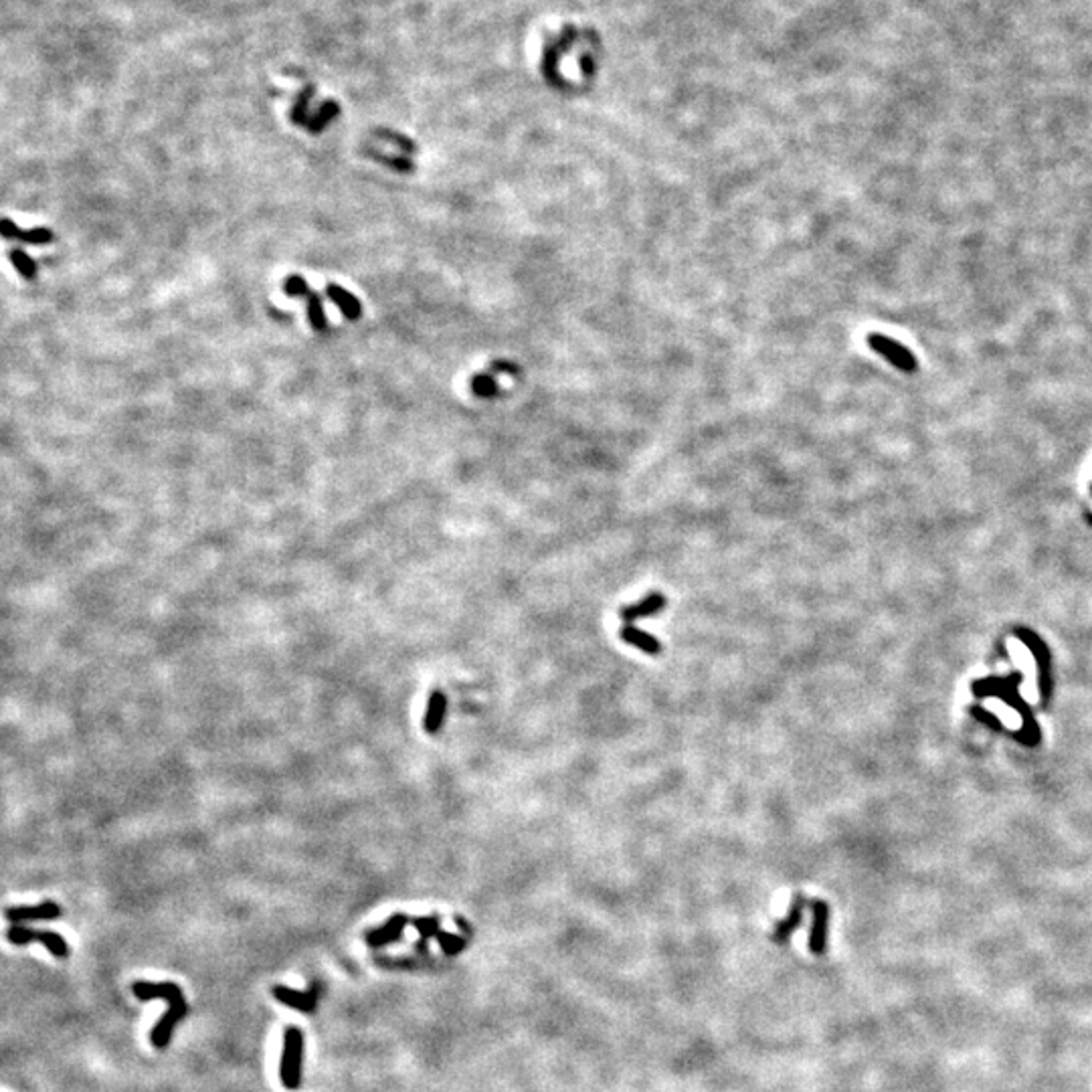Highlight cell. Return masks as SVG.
<instances>
[{
  "label": "cell",
  "mask_w": 1092,
  "mask_h": 1092,
  "mask_svg": "<svg viewBox=\"0 0 1092 1092\" xmlns=\"http://www.w3.org/2000/svg\"><path fill=\"white\" fill-rule=\"evenodd\" d=\"M186 1016H189V1003H186V1000L168 1003V1011L156 1021V1026L152 1027V1034H150L152 1046L158 1048V1050H165V1048L170 1044L172 1036H175V1027L179 1026Z\"/></svg>",
  "instance_id": "cell-5"
},
{
  "label": "cell",
  "mask_w": 1092,
  "mask_h": 1092,
  "mask_svg": "<svg viewBox=\"0 0 1092 1092\" xmlns=\"http://www.w3.org/2000/svg\"><path fill=\"white\" fill-rule=\"evenodd\" d=\"M8 259H11L13 268L18 271V275H21V278L29 280V281H33L34 278H37V274H39L37 264H34L33 257L29 253H24L23 249L14 247V249L8 251Z\"/></svg>",
  "instance_id": "cell-16"
},
{
  "label": "cell",
  "mask_w": 1092,
  "mask_h": 1092,
  "mask_svg": "<svg viewBox=\"0 0 1092 1092\" xmlns=\"http://www.w3.org/2000/svg\"><path fill=\"white\" fill-rule=\"evenodd\" d=\"M805 904H807V901H805L803 894H799V892L795 894V896H793V902H792V908H789V912L785 914L783 921H779L777 925H775L773 935H771V938H773V943H777V945H785V943H787L789 938H792L793 933L797 931L799 927H802Z\"/></svg>",
  "instance_id": "cell-11"
},
{
  "label": "cell",
  "mask_w": 1092,
  "mask_h": 1092,
  "mask_svg": "<svg viewBox=\"0 0 1092 1092\" xmlns=\"http://www.w3.org/2000/svg\"><path fill=\"white\" fill-rule=\"evenodd\" d=\"M413 925L417 927L419 933H421V941H419L415 947H417L419 953H427V941L439 933V921L435 917L433 918H417V921H413Z\"/></svg>",
  "instance_id": "cell-17"
},
{
  "label": "cell",
  "mask_w": 1092,
  "mask_h": 1092,
  "mask_svg": "<svg viewBox=\"0 0 1092 1092\" xmlns=\"http://www.w3.org/2000/svg\"><path fill=\"white\" fill-rule=\"evenodd\" d=\"M4 917H7V921L11 922L55 921V918L61 917V907L51 901L37 904V907H13L4 911Z\"/></svg>",
  "instance_id": "cell-12"
},
{
  "label": "cell",
  "mask_w": 1092,
  "mask_h": 1092,
  "mask_svg": "<svg viewBox=\"0 0 1092 1092\" xmlns=\"http://www.w3.org/2000/svg\"><path fill=\"white\" fill-rule=\"evenodd\" d=\"M472 390L476 394H479V397L488 399V397H492L494 393H496L498 384H496V380H494L492 374H479V377L472 379Z\"/></svg>",
  "instance_id": "cell-19"
},
{
  "label": "cell",
  "mask_w": 1092,
  "mask_h": 1092,
  "mask_svg": "<svg viewBox=\"0 0 1092 1092\" xmlns=\"http://www.w3.org/2000/svg\"><path fill=\"white\" fill-rule=\"evenodd\" d=\"M405 925H407V917H403V914H394V917L390 918L387 925L367 933V937H364V938H367L368 947H373V948L387 947L389 943L401 941Z\"/></svg>",
  "instance_id": "cell-13"
},
{
  "label": "cell",
  "mask_w": 1092,
  "mask_h": 1092,
  "mask_svg": "<svg viewBox=\"0 0 1092 1092\" xmlns=\"http://www.w3.org/2000/svg\"><path fill=\"white\" fill-rule=\"evenodd\" d=\"M274 997L284 1006L291 1007V1010H298L301 1014H314L318 1010V991H316V985H312L310 991H295L291 987L285 985H275L274 990Z\"/></svg>",
  "instance_id": "cell-8"
},
{
  "label": "cell",
  "mask_w": 1092,
  "mask_h": 1092,
  "mask_svg": "<svg viewBox=\"0 0 1092 1092\" xmlns=\"http://www.w3.org/2000/svg\"><path fill=\"white\" fill-rule=\"evenodd\" d=\"M435 938H437L439 945H442L443 953H446L447 957H456V955H459V953H462L463 948H466V945H468V941H466V938H463V937L449 935V933H443V931H439L437 935H435Z\"/></svg>",
  "instance_id": "cell-18"
},
{
  "label": "cell",
  "mask_w": 1092,
  "mask_h": 1092,
  "mask_svg": "<svg viewBox=\"0 0 1092 1092\" xmlns=\"http://www.w3.org/2000/svg\"><path fill=\"white\" fill-rule=\"evenodd\" d=\"M0 239L18 241L27 245H47L55 239L51 229L37 227V229H21L17 223H13L7 217H0Z\"/></svg>",
  "instance_id": "cell-6"
},
{
  "label": "cell",
  "mask_w": 1092,
  "mask_h": 1092,
  "mask_svg": "<svg viewBox=\"0 0 1092 1092\" xmlns=\"http://www.w3.org/2000/svg\"><path fill=\"white\" fill-rule=\"evenodd\" d=\"M132 991L140 1001H150V1000H165L166 1003H176L185 1000L182 995V990L176 983L172 981H165V983H148V981H138L132 985Z\"/></svg>",
  "instance_id": "cell-10"
},
{
  "label": "cell",
  "mask_w": 1092,
  "mask_h": 1092,
  "mask_svg": "<svg viewBox=\"0 0 1092 1092\" xmlns=\"http://www.w3.org/2000/svg\"><path fill=\"white\" fill-rule=\"evenodd\" d=\"M666 605H668V599H666V597L661 595L660 591H654V593H650V595H647L645 599H641L637 603H631V605L621 607L619 617L625 621L627 625H631L637 619H644V617H651V615L661 614V611L666 609Z\"/></svg>",
  "instance_id": "cell-9"
},
{
  "label": "cell",
  "mask_w": 1092,
  "mask_h": 1092,
  "mask_svg": "<svg viewBox=\"0 0 1092 1092\" xmlns=\"http://www.w3.org/2000/svg\"><path fill=\"white\" fill-rule=\"evenodd\" d=\"M619 635H621V640H624L627 645H634V647L641 650L647 656L661 654L660 640H656L654 635L647 634V631H644V630H640V627H635V625L621 627Z\"/></svg>",
  "instance_id": "cell-14"
},
{
  "label": "cell",
  "mask_w": 1092,
  "mask_h": 1092,
  "mask_svg": "<svg viewBox=\"0 0 1092 1092\" xmlns=\"http://www.w3.org/2000/svg\"><path fill=\"white\" fill-rule=\"evenodd\" d=\"M301 1076H304V1032L298 1026H288L284 1032V1050L280 1062L281 1084L290 1090L300 1089Z\"/></svg>",
  "instance_id": "cell-1"
},
{
  "label": "cell",
  "mask_w": 1092,
  "mask_h": 1092,
  "mask_svg": "<svg viewBox=\"0 0 1092 1092\" xmlns=\"http://www.w3.org/2000/svg\"><path fill=\"white\" fill-rule=\"evenodd\" d=\"M326 295H328L330 301H334V304L338 306L340 312L344 314L346 320H358L360 314H363V306H360V301L354 298L353 294H348L344 288H340V285L330 284L328 288H326Z\"/></svg>",
  "instance_id": "cell-15"
},
{
  "label": "cell",
  "mask_w": 1092,
  "mask_h": 1092,
  "mask_svg": "<svg viewBox=\"0 0 1092 1092\" xmlns=\"http://www.w3.org/2000/svg\"><path fill=\"white\" fill-rule=\"evenodd\" d=\"M868 344L874 353H878L880 357H884L892 367H896L902 373H914L918 368V360L907 346L898 344L896 340L888 338V336L882 334H870L868 336Z\"/></svg>",
  "instance_id": "cell-2"
},
{
  "label": "cell",
  "mask_w": 1092,
  "mask_h": 1092,
  "mask_svg": "<svg viewBox=\"0 0 1092 1092\" xmlns=\"http://www.w3.org/2000/svg\"><path fill=\"white\" fill-rule=\"evenodd\" d=\"M377 134H379V136H387V140H390V142H394V144H399V146H401V148H403V150H405V152H413V150H415V144H413V142H409V140H405V138H403V136H397V134H390V132H384V130H380V132H377Z\"/></svg>",
  "instance_id": "cell-21"
},
{
  "label": "cell",
  "mask_w": 1092,
  "mask_h": 1092,
  "mask_svg": "<svg viewBox=\"0 0 1092 1092\" xmlns=\"http://www.w3.org/2000/svg\"><path fill=\"white\" fill-rule=\"evenodd\" d=\"M813 912V922H812V931H809V951L813 955H823L825 948H828V922H829V904L822 901V898H815V901L809 902Z\"/></svg>",
  "instance_id": "cell-7"
},
{
  "label": "cell",
  "mask_w": 1092,
  "mask_h": 1092,
  "mask_svg": "<svg viewBox=\"0 0 1092 1092\" xmlns=\"http://www.w3.org/2000/svg\"><path fill=\"white\" fill-rule=\"evenodd\" d=\"M284 290L288 295H301V298L308 300V318L310 324L316 332H328V320H326L324 308H322V298H320L316 291L308 288L304 278L300 275H291V278L285 280Z\"/></svg>",
  "instance_id": "cell-4"
},
{
  "label": "cell",
  "mask_w": 1092,
  "mask_h": 1092,
  "mask_svg": "<svg viewBox=\"0 0 1092 1092\" xmlns=\"http://www.w3.org/2000/svg\"><path fill=\"white\" fill-rule=\"evenodd\" d=\"M368 156L374 158V160L383 162V165H389V166L397 168L399 172H411L413 170V162L411 160H403V158H387V156L379 154V152H374V150H368Z\"/></svg>",
  "instance_id": "cell-20"
},
{
  "label": "cell",
  "mask_w": 1092,
  "mask_h": 1092,
  "mask_svg": "<svg viewBox=\"0 0 1092 1092\" xmlns=\"http://www.w3.org/2000/svg\"><path fill=\"white\" fill-rule=\"evenodd\" d=\"M7 937L13 945H29V943L39 941L47 947V951L51 953V955H55L59 959H65L69 955V947L65 938L53 931H34V928L17 925L8 928Z\"/></svg>",
  "instance_id": "cell-3"
}]
</instances>
